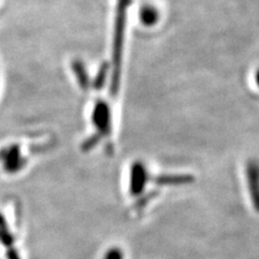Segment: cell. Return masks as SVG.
<instances>
[{
    "label": "cell",
    "instance_id": "obj_1",
    "mask_svg": "<svg viewBox=\"0 0 259 259\" xmlns=\"http://www.w3.org/2000/svg\"><path fill=\"white\" fill-rule=\"evenodd\" d=\"M132 5V0H117L115 26L112 35V74L110 92L116 95L119 91L121 80V68H122L123 46L125 37V26L127 8Z\"/></svg>",
    "mask_w": 259,
    "mask_h": 259
},
{
    "label": "cell",
    "instance_id": "obj_2",
    "mask_svg": "<svg viewBox=\"0 0 259 259\" xmlns=\"http://www.w3.org/2000/svg\"><path fill=\"white\" fill-rule=\"evenodd\" d=\"M246 184L250 202L257 213H259V162L257 160H249L245 168Z\"/></svg>",
    "mask_w": 259,
    "mask_h": 259
},
{
    "label": "cell",
    "instance_id": "obj_3",
    "mask_svg": "<svg viewBox=\"0 0 259 259\" xmlns=\"http://www.w3.org/2000/svg\"><path fill=\"white\" fill-rule=\"evenodd\" d=\"M148 181V171L143 162H135L131 169V193L139 196Z\"/></svg>",
    "mask_w": 259,
    "mask_h": 259
},
{
    "label": "cell",
    "instance_id": "obj_4",
    "mask_svg": "<svg viewBox=\"0 0 259 259\" xmlns=\"http://www.w3.org/2000/svg\"><path fill=\"white\" fill-rule=\"evenodd\" d=\"M194 182V177L189 174H161L153 178L158 186H185Z\"/></svg>",
    "mask_w": 259,
    "mask_h": 259
},
{
    "label": "cell",
    "instance_id": "obj_5",
    "mask_svg": "<svg viewBox=\"0 0 259 259\" xmlns=\"http://www.w3.org/2000/svg\"><path fill=\"white\" fill-rule=\"evenodd\" d=\"M106 103L100 102L95 108V122L104 133H108L110 128V113Z\"/></svg>",
    "mask_w": 259,
    "mask_h": 259
},
{
    "label": "cell",
    "instance_id": "obj_6",
    "mask_svg": "<svg viewBox=\"0 0 259 259\" xmlns=\"http://www.w3.org/2000/svg\"><path fill=\"white\" fill-rule=\"evenodd\" d=\"M140 18L143 24L147 26H151L158 21L159 18V14L158 11L155 9L153 7H144L143 9L141 10V14H140Z\"/></svg>",
    "mask_w": 259,
    "mask_h": 259
},
{
    "label": "cell",
    "instance_id": "obj_7",
    "mask_svg": "<svg viewBox=\"0 0 259 259\" xmlns=\"http://www.w3.org/2000/svg\"><path fill=\"white\" fill-rule=\"evenodd\" d=\"M72 70H74L81 88H87V85L89 84V79H88V72L85 71L83 63L80 60H76L74 63H72Z\"/></svg>",
    "mask_w": 259,
    "mask_h": 259
},
{
    "label": "cell",
    "instance_id": "obj_8",
    "mask_svg": "<svg viewBox=\"0 0 259 259\" xmlns=\"http://www.w3.org/2000/svg\"><path fill=\"white\" fill-rule=\"evenodd\" d=\"M106 259H123V254L118 248H113L106 255Z\"/></svg>",
    "mask_w": 259,
    "mask_h": 259
},
{
    "label": "cell",
    "instance_id": "obj_9",
    "mask_svg": "<svg viewBox=\"0 0 259 259\" xmlns=\"http://www.w3.org/2000/svg\"><path fill=\"white\" fill-rule=\"evenodd\" d=\"M255 81H256V83H257V85L259 87V69L257 70V72H256V75H255Z\"/></svg>",
    "mask_w": 259,
    "mask_h": 259
}]
</instances>
